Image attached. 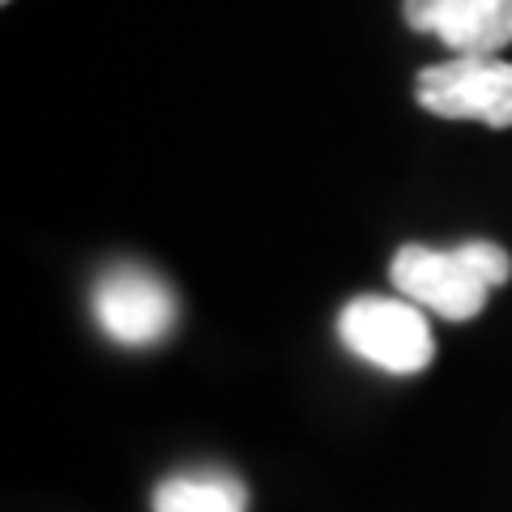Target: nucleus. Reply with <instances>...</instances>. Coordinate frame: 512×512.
I'll return each instance as SVG.
<instances>
[{
	"mask_svg": "<svg viewBox=\"0 0 512 512\" xmlns=\"http://www.w3.org/2000/svg\"><path fill=\"white\" fill-rule=\"evenodd\" d=\"M154 512H248V487L231 470H180L154 487Z\"/></svg>",
	"mask_w": 512,
	"mask_h": 512,
	"instance_id": "423d86ee",
	"label": "nucleus"
},
{
	"mask_svg": "<svg viewBox=\"0 0 512 512\" xmlns=\"http://www.w3.org/2000/svg\"><path fill=\"white\" fill-rule=\"evenodd\" d=\"M5 5H9V0H5Z\"/></svg>",
	"mask_w": 512,
	"mask_h": 512,
	"instance_id": "0eeeda50",
	"label": "nucleus"
},
{
	"mask_svg": "<svg viewBox=\"0 0 512 512\" xmlns=\"http://www.w3.org/2000/svg\"><path fill=\"white\" fill-rule=\"evenodd\" d=\"M90 308L99 329L120 346H158L180 320L171 286L141 265H116L94 282Z\"/></svg>",
	"mask_w": 512,
	"mask_h": 512,
	"instance_id": "20e7f679",
	"label": "nucleus"
},
{
	"mask_svg": "<svg viewBox=\"0 0 512 512\" xmlns=\"http://www.w3.org/2000/svg\"><path fill=\"white\" fill-rule=\"evenodd\" d=\"M338 338L350 355L393 376H419L436 363V333L427 325V312L410 299H350L338 316Z\"/></svg>",
	"mask_w": 512,
	"mask_h": 512,
	"instance_id": "f03ea898",
	"label": "nucleus"
},
{
	"mask_svg": "<svg viewBox=\"0 0 512 512\" xmlns=\"http://www.w3.org/2000/svg\"><path fill=\"white\" fill-rule=\"evenodd\" d=\"M393 286L402 299L444 320H474L487 295L512 278V256L491 239H466L457 248L406 244L393 256Z\"/></svg>",
	"mask_w": 512,
	"mask_h": 512,
	"instance_id": "f257e3e1",
	"label": "nucleus"
},
{
	"mask_svg": "<svg viewBox=\"0 0 512 512\" xmlns=\"http://www.w3.org/2000/svg\"><path fill=\"white\" fill-rule=\"evenodd\" d=\"M414 90H419V107L431 116L512 128V60L453 56L423 69Z\"/></svg>",
	"mask_w": 512,
	"mask_h": 512,
	"instance_id": "7ed1b4c3",
	"label": "nucleus"
},
{
	"mask_svg": "<svg viewBox=\"0 0 512 512\" xmlns=\"http://www.w3.org/2000/svg\"><path fill=\"white\" fill-rule=\"evenodd\" d=\"M402 13L453 56H500L512 43V0H406Z\"/></svg>",
	"mask_w": 512,
	"mask_h": 512,
	"instance_id": "39448f33",
	"label": "nucleus"
}]
</instances>
